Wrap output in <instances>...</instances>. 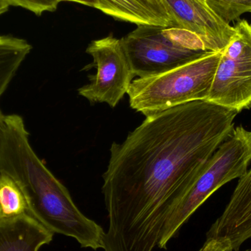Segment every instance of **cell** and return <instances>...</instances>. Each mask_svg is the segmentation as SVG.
<instances>
[{"label": "cell", "instance_id": "obj_1", "mask_svg": "<svg viewBox=\"0 0 251 251\" xmlns=\"http://www.w3.org/2000/svg\"><path fill=\"white\" fill-rule=\"evenodd\" d=\"M238 113L207 101L146 117L114 142L103 174L105 251H152L203 165L228 138Z\"/></svg>", "mask_w": 251, "mask_h": 251}, {"label": "cell", "instance_id": "obj_2", "mask_svg": "<svg viewBox=\"0 0 251 251\" xmlns=\"http://www.w3.org/2000/svg\"><path fill=\"white\" fill-rule=\"evenodd\" d=\"M0 172L22 190L27 213L51 232L75 239L81 247L104 249L105 231L87 218L69 190L39 159L19 115H3L0 125Z\"/></svg>", "mask_w": 251, "mask_h": 251}, {"label": "cell", "instance_id": "obj_3", "mask_svg": "<svg viewBox=\"0 0 251 251\" xmlns=\"http://www.w3.org/2000/svg\"><path fill=\"white\" fill-rule=\"evenodd\" d=\"M221 57V51H208L172 70L134 79L127 92L130 107L149 117L187 103L206 101Z\"/></svg>", "mask_w": 251, "mask_h": 251}, {"label": "cell", "instance_id": "obj_4", "mask_svg": "<svg viewBox=\"0 0 251 251\" xmlns=\"http://www.w3.org/2000/svg\"><path fill=\"white\" fill-rule=\"evenodd\" d=\"M251 162V131L240 126L209 158L168 216L157 246L166 249L170 240L193 214L218 189L240 178Z\"/></svg>", "mask_w": 251, "mask_h": 251}, {"label": "cell", "instance_id": "obj_5", "mask_svg": "<svg viewBox=\"0 0 251 251\" xmlns=\"http://www.w3.org/2000/svg\"><path fill=\"white\" fill-rule=\"evenodd\" d=\"M122 41L138 78L172 70L209 51L199 36L174 26L138 25Z\"/></svg>", "mask_w": 251, "mask_h": 251}, {"label": "cell", "instance_id": "obj_6", "mask_svg": "<svg viewBox=\"0 0 251 251\" xmlns=\"http://www.w3.org/2000/svg\"><path fill=\"white\" fill-rule=\"evenodd\" d=\"M221 57L206 101L237 113L251 107V25L239 21Z\"/></svg>", "mask_w": 251, "mask_h": 251}, {"label": "cell", "instance_id": "obj_7", "mask_svg": "<svg viewBox=\"0 0 251 251\" xmlns=\"http://www.w3.org/2000/svg\"><path fill=\"white\" fill-rule=\"evenodd\" d=\"M86 52L92 56L97 74L78 90L91 103H105L115 108L135 77L122 39L113 35L92 41Z\"/></svg>", "mask_w": 251, "mask_h": 251}, {"label": "cell", "instance_id": "obj_8", "mask_svg": "<svg viewBox=\"0 0 251 251\" xmlns=\"http://www.w3.org/2000/svg\"><path fill=\"white\" fill-rule=\"evenodd\" d=\"M173 26L199 36L209 51H222L235 32L234 26L222 20L206 0H162Z\"/></svg>", "mask_w": 251, "mask_h": 251}, {"label": "cell", "instance_id": "obj_9", "mask_svg": "<svg viewBox=\"0 0 251 251\" xmlns=\"http://www.w3.org/2000/svg\"><path fill=\"white\" fill-rule=\"evenodd\" d=\"M206 237L228 239L234 251L251 238V169L240 178L225 210L211 226Z\"/></svg>", "mask_w": 251, "mask_h": 251}, {"label": "cell", "instance_id": "obj_10", "mask_svg": "<svg viewBox=\"0 0 251 251\" xmlns=\"http://www.w3.org/2000/svg\"><path fill=\"white\" fill-rule=\"evenodd\" d=\"M54 233L28 213L0 221V251H39Z\"/></svg>", "mask_w": 251, "mask_h": 251}, {"label": "cell", "instance_id": "obj_11", "mask_svg": "<svg viewBox=\"0 0 251 251\" xmlns=\"http://www.w3.org/2000/svg\"><path fill=\"white\" fill-rule=\"evenodd\" d=\"M100 10L119 20L137 25L173 26L162 0H100Z\"/></svg>", "mask_w": 251, "mask_h": 251}, {"label": "cell", "instance_id": "obj_12", "mask_svg": "<svg viewBox=\"0 0 251 251\" xmlns=\"http://www.w3.org/2000/svg\"><path fill=\"white\" fill-rule=\"evenodd\" d=\"M31 50L26 40L0 35V98Z\"/></svg>", "mask_w": 251, "mask_h": 251}, {"label": "cell", "instance_id": "obj_13", "mask_svg": "<svg viewBox=\"0 0 251 251\" xmlns=\"http://www.w3.org/2000/svg\"><path fill=\"white\" fill-rule=\"evenodd\" d=\"M27 213V204L16 181L0 172V221L17 218Z\"/></svg>", "mask_w": 251, "mask_h": 251}, {"label": "cell", "instance_id": "obj_14", "mask_svg": "<svg viewBox=\"0 0 251 251\" xmlns=\"http://www.w3.org/2000/svg\"><path fill=\"white\" fill-rule=\"evenodd\" d=\"M10 6L20 7L29 10L37 16L44 12H53L57 9L60 0H4Z\"/></svg>", "mask_w": 251, "mask_h": 251}, {"label": "cell", "instance_id": "obj_15", "mask_svg": "<svg viewBox=\"0 0 251 251\" xmlns=\"http://www.w3.org/2000/svg\"><path fill=\"white\" fill-rule=\"evenodd\" d=\"M199 251H234L231 242L226 238L206 237L203 247Z\"/></svg>", "mask_w": 251, "mask_h": 251}, {"label": "cell", "instance_id": "obj_16", "mask_svg": "<svg viewBox=\"0 0 251 251\" xmlns=\"http://www.w3.org/2000/svg\"><path fill=\"white\" fill-rule=\"evenodd\" d=\"M60 1H75V2L80 3L89 7H95L100 10L101 7V2L100 0H60Z\"/></svg>", "mask_w": 251, "mask_h": 251}, {"label": "cell", "instance_id": "obj_17", "mask_svg": "<svg viewBox=\"0 0 251 251\" xmlns=\"http://www.w3.org/2000/svg\"><path fill=\"white\" fill-rule=\"evenodd\" d=\"M9 7L10 5L4 0H0V16L6 13L8 10Z\"/></svg>", "mask_w": 251, "mask_h": 251}, {"label": "cell", "instance_id": "obj_18", "mask_svg": "<svg viewBox=\"0 0 251 251\" xmlns=\"http://www.w3.org/2000/svg\"><path fill=\"white\" fill-rule=\"evenodd\" d=\"M2 113H1V110H0V125H1V118H2Z\"/></svg>", "mask_w": 251, "mask_h": 251}, {"label": "cell", "instance_id": "obj_19", "mask_svg": "<svg viewBox=\"0 0 251 251\" xmlns=\"http://www.w3.org/2000/svg\"><path fill=\"white\" fill-rule=\"evenodd\" d=\"M251 251V249H248V250H245V251Z\"/></svg>", "mask_w": 251, "mask_h": 251}]
</instances>
